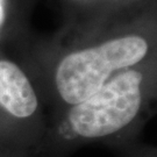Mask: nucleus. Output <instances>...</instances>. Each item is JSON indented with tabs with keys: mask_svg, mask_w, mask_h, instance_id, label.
Returning <instances> with one entry per match:
<instances>
[{
	"mask_svg": "<svg viewBox=\"0 0 157 157\" xmlns=\"http://www.w3.org/2000/svg\"><path fill=\"white\" fill-rule=\"evenodd\" d=\"M152 40L137 30H127L77 48L63 55L54 70L57 97L67 106L94 94L119 72L146 62Z\"/></svg>",
	"mask_w": 157,
	"mask_h": 157,
	"instance_id": "obj_1",
	"label": "nucleus"
},
{
	"mask_svg": "<svg viewBox=\"0 0 157 157\" xmlns=\"http://www.w3.org/2000/svg\"><path fill=\"white\" fill-rule=\"evenodd\" d=\"M40 100L27 73L15 62L0 58V111L17 120L32 119Z\"/></svg>",
	"mask_w": 157,
	"mask_h": 157,
	"instance_id": "obj_3",
	"label": "nucleus"
},
{
	"mask_svg": "<svg viewBox=\"0 0 157 157\" xmlns=\"http://www.w3.org/2000/svg\"><path fill=\"white\" fill-rule=\"evenodd\" d=\"M143 64L124 70L94 94L67 106L63 129L70 137L102 140L124 132L139 118L147 104L151 75Z\"/></svg>",
	"mask_w": 157,
	"mask_h": 157,
	"instance_id": "obj_2",
	"label": "nucleus"
}]
</instances>
